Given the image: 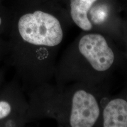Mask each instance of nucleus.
Wrapping results in <instances>:
<instances>
[{
    "label": "nucleus",
    "instance_id": "nucleus-1",
    "mask_svg": "<svg viewBox=\"0 0 127 127\" xmlns=\"http://www.w3.org/2000/svg\"><path fill=\"white\" fill-rule=\"evenodd\" d=\"M116 61L111 37L98 32L79 35L62 57L58 73L63 83L100 85Z\"/></svg>",
    "mask_w": 127,
    "mask_h": 127
},
{
    "label": "nucleus",
    "instance_id": "nucleus-2",
    "mask_svg": "<svg viewBox=\"0 0 127 127\" xmlns=\"http://www.w3.org/2000/svg\"><path fill=\"white\" fill-rule=\"evenodd\" d=\"M99 87L74 82L72 86L61 88L55 101L54 114L63 126H99L103 106L107 98Z\"/></svg>",
    "mask_w": 127,
    "mask_h": 127
},
{
    "label": "nucleus",
    "instance_id": "nucleus-3",
    "mask_svg": "<svg viewBox=\"0 0 127 127\" xmlns=\"http://www.w3.org/2000/svg\"><path fill=\"white\" fill-rule=\"evenodd\" d=\"M18 30L21 39L31 47L44 49L54 55L63 42L64 31L60 20L48 12L37 10L20 17Z\"/></svg>",
    "mask_w": 127,
    "mask_h": 127
},
{
    "label": "nucleus",
    "instance_id": "nucleus-4",
    "mask_svg": "<svg viewBox=\"0 0 127 127\" xmlns=\"http://www.w3.org/2000/svg\"><path fill=\"white\" fill-rule=\"evenodd\" d=\"M98 0H70L71 18L78 27L84 32H93L88 18V13L93 5Z\"/></svg>",
    "mask_w": 127,
    "mask_h": 127
},
{
    "label": "nucleus",
    "instance_id": "nucleus-5",
    "mask_svg": "<svg viewBox=\"0 0 127 127\" xmlns=\"http://www.w3.org/2000/svg\"><path fill=\"white\" fill-rule=\"evenodd\" d=\"M11 106L8 102L0 101V120L7 118L11 112Z\"/></svg>",
    "mask_w": 127,
    "mask_h": 127
},
{
    "label": "nucleus",
    "instance_id": "nucleus-6",
    "mask_svg": "<svg viewBox=\"0 0 127 127\" xmlns=\"http://www.w3.org/2000/svg\"><path fill=\"white\" fill-rule=\"evenodd\" d=\"M1 23H2V20H1V18L0 17V26H1Z\"/></svg>",
    "mask_w": 127,
    "mask_h": 127
}]
</instances>
